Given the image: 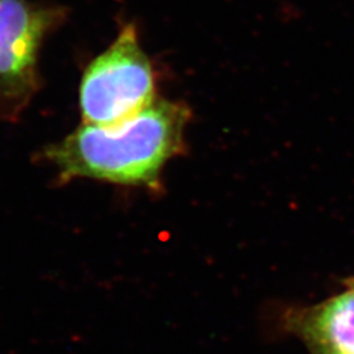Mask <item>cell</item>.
I'll return each mask as SVG.
<instances>
[{
    "label": "cell",
    "instance_id": "1",
    "mask_svg": "<svg viewBox=\"0 0 354 354\" xmlns=\"http://www.w3.org/2000/svg\"><path fill=\"white\" fill-rule=\"evenodd\" d=\"M189 108L155 100L113 127L87 125L46 150L62 180L96 178L158 189L165 165L184 150Z\"/></svg>",
    "mask_w": 354,
    "mask_h": 354
},
{
    "label": "cell",
    "instance_id": "2",
    "mask_svg": "<svg viewBox=\"0 0 354 354\" xmlns=\"http://www.w3.org/2000/svg\"><path fill=\"white\" fill-rule=\"evenodd\" d=\"M155 102L151 64L142 51L136 28L127 26L108 50L84 73L80 109L87 125L113 127Z\"/></svg>",
    "mask_w": 354,
    "mask_h": 354
},
{
    "label": "cell",
    "instance_id": "3",
    "mask_svg": "<svg viewBox=\"0 0 354 354\" xmlns=\"http://www.w3.org/2000/svg\"><path fill=\"white\" fill-rule=\"evenodd\" d=\"M53 12L26 0H0V95L17 97L33 86L41 39Z\"/></svg>",
    "mask_w": 354,
    "mask_h": 354
},
{
    "label": "cell",
    "instance_id": "4",
    "mask_svg": "<svg viewBox=\"0 0 354 354\" xmlns=\"http://www.w3.org/2000/svg\"><path fill=\"white\" fill-rule=\"evenodd\" d=\"M314 354H354V290L342 292L299 319Z\"/></svg>",
    "mask_w": 354,
    "mask_h": 354
}]
</instances>
